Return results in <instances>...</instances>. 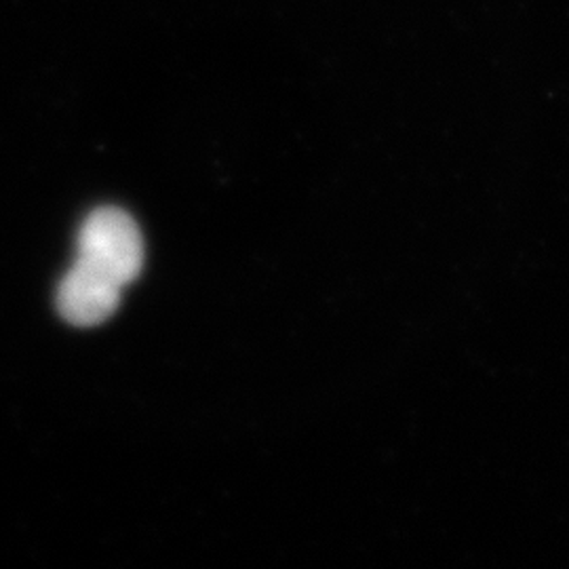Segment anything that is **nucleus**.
I'll use <instances>...</instances> for the list:
<instances>
[{
    "label": "nucleus",
    "mask_w": 569,
    "mask_h": 569,
    "mask_svg": "<svg viewBox=\"0 0 569 569\" xmlns=\"http://www.w3.org/2000/svg\"><path fill=\"white\" fill-rule=\"evenodd\" d=\"M117 283L138 279L143 264V241L133 218L119 207L96 209L79 232V258Z\"/></svg>",
    "instance_id": "1"
},
{
    "label": "nucleus",
    "mask_w": 569,
    "mask_h": 569,
    "mask_svg": "<svg viewBox=\"0 0 569 569\" xmlns=\"http://www.w3.org/2000/svg\"><path fill=\"white\" fill-rule=\"evenodd\" d=\"M121 289L98 268L77 260L58 287V310L70 326H100L117 312Z\"/></svg>",
    "instance_id": "2"
}]
</instances>
